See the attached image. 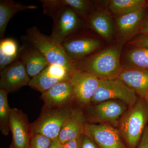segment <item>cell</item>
<instances>
[{"label":"cell","mask_w":148,"mask_h":148,"mask_svg":"<svg viewBox=\"0 0 148 148\" xmlns=\"http://www.w3.org/2000/svg\"><path fill=\"white\" fill-rule=\"evenodd\" d=\"M19 49L16 41L6 38L0 41V71L5 69L19 58Z\"/></svg>","instance_id":"obj_21"},{"label":"cell","mask_w":148,"mask_h":148,"mask_svg":"<svg viewBox=\"0 0 148 148\" xmlns=\"http://www.w3.org/2000/svg\"><path fill=\"white\" fill-rule=\"evenodd\" d=\"M36 5H26L12 0L0 1V38H4L7 26L11 19L17 12L29 10L37 9Z\"/></svg>","instance_id":"obj_18"},{"label":"cell","mask_w":148,"mask_h":148,"mask_svg":"<svg viewBox=\"0 0 148 148\" xmlns=\"http://www.w3.org/2000/svg\"><path fill=\"white\" fill-rule=\"evenodd\" d=\"M52 140L41 134L34 135L29 148H49Z\"/></svg>","instance_id":"obj_26"},{"label":"cell","mask_w":148,"mask_h":148,"mask_svg":"<svg viewBox=\"0 0 148 148\" xmlns=\"http://www.w3.org/2000/svg\"><path fill=\"white\" fill-rule=\"evenodd\" d=\"M73 109L72 105L61 108L43 106L39 116L32 123L34 135L41 134L51 140L57 139Z\"/></svg>","instance_id":"obj_4"},{"label":"cell","mask_w":148,"mask_h":148,"mask_svg":"<svg viewBox=\"0 0 148 148\" xmlns=\"http://www.w3.org/2000/svg\"><path fill=\"white\" fill-rule=\"evenodd\" d=\"M120 46L112 47L79 63L77 69L88 72L99 79L117 78L122 71L120 65Z\"/></svg>","instance_id":"obj_2"},{"label":"cell","mask_w":148,"mask_h":148,"mask_svg":"<svg viewBox=\"0 0 148 148\" xmlns=\"http://www.w3.org/2000/svg\"><path fill=\"white\" fill-rule=\"evenodd\" d=\"M81 135L76 139L70 140L64 143L62 145V148H79Z\"/></svg>","instance_id":"obj_30"},{"label":"cell","mask_w":148,"mask_h":148,"mask_svg":"<svg viewBox=\"0 0 148 148\" xmlns=\"http://www.w3.org/2000/svg\"><path fill=\"white\" fill-rule=\"evenodd\" d=\"M22 39L23 42L40 52L50 65L62 66L71 71L76 68L75 62L67 56L62 45L43 34L36 26L27 29Z\"/></svg>","instance_id":"obj_1"},{"label":"cell","mask_w":148,"mask_h":148,"mask_svg":"<svg viewBox=\"0 0 148 148\" xmlns=\"http://www.w3.org/2000/svg\"><path fill=\"white\" fill-rule=\"evenodd\" d=\"M137 148H148V126L145 128Z\"/></svg>","instance_id":"obj_29"},{"label":"cell","mask_w":148,"mask_h":148,"mask_svg":"<svg viewBox=\"0 0 148 148\" xmlns=\"http://www.w3.org/2000/svg\"><path fill=\"white\" fill-rule=\"evenodd\" d=\"M61 45L67 56L75 63L97 50L101 46V42L95 38L84 36L72 38Z\"/></svg>","instance_id":"obj_13"},{"label":"cell","mask_w":148,"mask_h":148,"mask_svg":"<svg viewBox=\"0 0 148 148\" xmlns=\"http://www.w3.org/2000/svg\"><path fill=\"white\" fill-rule=\"evenodd\" d=\"M147 5V1L145 0H112L109 8L113 13L120 16L145 9Z\"/></svg>","instance_id":"obj_22"},{"label":"cell","mask_w":148,"mask_h":148,"mask_svg":"<svg viewBox=\"0 0 148 148\" xmlns=\"http://www.w3.org/2000/svg\"><path fill=\"white\" fill-rule=\"evenodd\" d=\"M44 106L61 108L71 106L74 100L73 87L70 81L61 82L41 93Z\"/></svg>","instance_id":"obj_14"},{"label":"cell","mask_w":148,"mask_h":148,"mask_svg":"<svg viewBox=\"0 0 148 148\" xmlns=\"http://www.w3.org/2000/svg\"><path fill=\"white\" fill-rule=\"evenodd\" d=\"M86 118L79 108H73L60 132L58 139L62 145L79 138L83 134Z\"/></svg>","instance_id":"obj_17"},{"label":"cell","mask_w":148,"mask_h":148,"mask_svg":"<svg viewBox=\"0 0 148 148\" xmlns=\"http://www.w3.org/2000/svg\"><path fill=\"white\" fill-rule=\"evenodd\" d=\"M145 9L120 16L117 19V26L121 37L127 39L133 35L142 21Z\"/></svg>","instance_id":"obj_20"},{"label":"cell","mask_w":148,"mask_h":148,"mask_svg":"<svg viewBox=\"0 0 148 148\" xmlns=\"http://www.w3.org/2000/svg\"><path fill=\"white\" fill-rule=\"evenodd\" d=\"M127 58L136 68L148 70V48L137 47L130 50Z\"/></svg>","instance_id":"obj_24"},{"label":"cell","mask_w":148,"mask_h":148,"mask_svg":"<svg viewBox=\"0 0 148 148\" xmlns=\"http://www.w3.org/2000/svg\"><path fill=\"white\" fill-rule=\"evenodd\" d=\"M148 107L138 100L120 119L119 131L130 148H135L140 142L148 121Z\"/></svg>","instance_id":"obj_3"},{"label":"cell","mask_w":148,"mask_h":148,"mask_svg":"<svg viewBox=\"0 0 148 148\" xmlns=\"http://www.w3.org/2000/svg\"><path fill=\"white\" fill-rule=\"evenodd\" d=\"M87 18L90 27L99 35L106 39L112 38L113 35V24L108 12H97L91 13Z\"/></svg>","instance_id":"obj_19"},{"label":"cell","mask_w":148,"mask_h":148,"mask_svg":"<svg viewBox=\"0 0 148 148\" xmlns=\"http://www.w3.org/2000/svg\"><path fill=\"white\" fill-rule=\"evenodd\" d=\"M79 148H98L95 142L87 135L82 134L81 136Z\"/></svg>","instance_id":"obj_27"},{"label":"cell","mask_w":148,"mask_h":148,"mask_svg":"<svg viewBox=\"0 0 148 148\" xmlns=\"http://www.w3.org/2000/svg\"><path fill=\"white\" fill-rule=\"evenodd\" d=\"M112 100L123 101L131 107L137 102L138 98L136 92L118 78L100 79L98 88L90 103L96 105Z\"/></svg>","instance_id":"obj_5"},{"label":"cell","mask_w":148,"mask_h":148,"mask_svg":"<svg viewBox=\"0 0 148 148\" xmlns=\"http://www.w3.org/2000/svg\"><path fill=\"white\" fill-rule=\"evenodd\" d=\"M10 126L12 139L9 148H29L34 134L27 115L21 110L12 108Z\"/></svg>","instance_id":"obj_8"},{"label":"cell","mask_w":148,"mask_h":148,"mask_svg":"<svg viewBox=\"0 0 148 148\" xmlns=\"http://www.w3.org/2000/svg\"><path fill=\"white\" fill-rule=\"evenodd\" d=\"M65 5L73 9L81 17L87 18L90 15L92 4L86 0H64Z\"/></svg>","instance_id":"obj_25"},{"label":"cell","mask_w":148,"mask_h":148,"mask_svg":"<svg viewBox=\"0 0 148 148\" xmlns=\"http://www.w3.org/2000/svg\"><path fill=\"white\" fill-rule=\"evenodd\" d=\"M145 100L146 101V104H147V106L148 107V96L147 97V98H146V99Z\"/></svg>","instance_id":"obj_33"},{"label":"cell","mask_w":148,"mask_h":148,"mask_svg":"<svg viewBox=\"0 0 148 148\" xmlns=\"http://www.w3.org/2000/svg\"><path fill=\"white\" fill-rule=\"evenodd\" d=\"M127 105L119 100H108L89 107L87 114L95 121L118 125V120L127 111Z\"/></svg>","instance_id":"obj_12"},{"label":"cell","mask_w":148,"mask_h":148,"mask_svg":"<svg viewBox=\"0 0 148 148\" xmlns=\"http://www.w3.org/2000/svg\"><path fill=\"white\" fill-rule=\"evenodd\" d=\"M19 59L25 66L31 78L39 74L50 65L40 52L24 42L19 49Z\"/></svg>","instance_id":"obj_15"},{"label":"cell","mask_w":148,"mask_h":148,"mask_svg":"<svg viewBox=\"0 0 148 148\" xmlns=\"http://www.w3.org/2000/svg\"><path fill=\"white\" fill-rule=\"evenodd\" d=\"M117 78L134 90L141 98L148 96V70L139 68L122 71Z\"/></svg>","instance_id":"obj_16"},{"label":"cell","mask_w":148,"mask_h":148,"mask_svg":"<svg viewBox=\"0 0 148 148\" xmlns=\"http://www.w3.org/2000/svg\"><path fill=\"white\" fill-rule=\"evenodd\" d=\"M99 82L100 79L94 75L76 68L70 79L74 100L82 107L89 105L98 88Z\"/></svg>","instance_id":"obj_7"},{"label":"cell","mask_w":148,"mask_h":148,"mask_svg":"<svg viewBox=\"0 0 148 148\" xmlns=\"http://www.w3.org/2000/svg\"><path fill=\"white\" fill-rule=\"evenodd\" d=\"M79 16L73 9L67 6L56 12L51 17L53 23L49 37L61 45L76 37V34L82 26Z\"/></svg>","instance_id":"obj_6"},{"label":"cell","mask_w":148,"mask_h":148,"mask_svg":"<svg viewBox=\"0 0 148 148\" xmlns=\"http://www.w3.org/2000/svg\"><path fill=\"white\" fill-rule=\"evenodd\" d=\"M130 44L138 47L148 48V34H142Z\"/></svg>","instance_id":"obj_28"},{"label":"cell","mask_w":148,"mask_h":148,"mask_svg":"<svg viewBox=\"0 0 148 148\" xmlns=\"http://www.w3.org/2000/svg\"><path fill=\"white\" fill-rule=\"evenodd\" d=\"M0 76V89L8 93H14L23 86H29L31 79L19 58L5 69L1 70Z\"/></svg>","instance_id":"obj_11"},{"label":"cell","mask_w":148,"mask_h":148,"mask_svg":"<svg viewBox=\"0 0 148 148\" xmlns=\"http://www.w3.org/2000/svg\"><path fill=\"white\" fill-rule=\"evenodd\" d=\"M49 148H62V145L57 138L51 141Z\"/></svg>","instance_id":"obj_31"},{"label":"cell","mask_w":148,"mask_h":148,"mask_svg":"<svg viewBox=\"0 0 148 148\" xmlns=\"http://www.w3.org/2000/svg\"><path fill=\"white\" fill-rule=\"evenodd\" d=\"M83 134L91 138L98 148H127L118 130L110 125L86 123Z\"/></svg>","instance_id":"obj_9"},{"label":"cell","mask_w":148,"mask_h":148,"mask_svg":"<svg viewBox=\"0 0 148 148\" xmlns=\"http://www.w3.org/2000/svg\"><path fill=\"white\" fill-rule=\"evenodd\" d=\"M8 94V92L0 89V130L5 136L10 132V119L12 108L9 105Z\"/></svg>","instance_id":"obj_23"},{"label":"cell","mask_w":148,"mask_h":148,"mask_svg":"<svg viewBox=\"0 0 148 148\" xmlns=\"http://www.w3.org/2000/svg\"><path fill=\"white\" fill-rule=\"evenodd\" d=\"M73 71L62 66L49 65L31 78L29 86L42 93L60 83L70 81Z\"/></svg>","instance_id":"obj_10"},{"label":"cell","mask_w":148,"mask_h":148,"mask_svg":"<svg viewBox=\"0 0 148 148\" xmlns=\"http://www.w3.org/2000/svg\"><path fill=\"white\" fill-rule=\"evenodd\" d=\"M148 24V18H147V20H146L145 22V24H144V25H147Z\"/></svg>","instance_id":"obj_34"},{"label":"cell","mask_w":148,"mask_h":148,"mask_svg":"<svg viewBox=\"0 0 148 148\" xmlns=\"http://www.w3.org/2000/svg\"><path fill=\"white\" fill-rule=\"evenodd\" d=\"M140 34H148V24L144 25L140 31Z\"/></svg>","instance_id":"obj_32"}]
</instances>
